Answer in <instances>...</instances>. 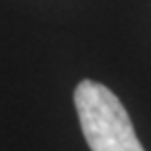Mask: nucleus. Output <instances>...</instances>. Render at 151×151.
I'll list each match as a JSON object with an SVG mask.
<instances>
[{
	"mask_svg": "<svg viewBox=\"0 0 151 151\" xmlns=\"http://www.w3.org/2000/svg\"><path fill=\"white\" fill-rule=\"evenodd\" d=\"M73 103L90 151H145L126 107L105 84L82 80Z\"/></svg>",
	"mask_w": 151,
	"mask_h": 151,
	"instance_id": "nucleus-1",
	"label": "nucleus"
}]
</instances>
